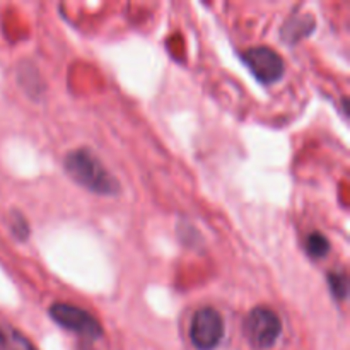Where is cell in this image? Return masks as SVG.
<instances>
[{
    "mask_svg": "<svg viewBox=\"0 0 350 350\" xmlns=\"http://www.w3.org/2000/svg\"><path fill=\"white\" fill-rule=\"evenodd\" d=\"M7 350H36L31 345V342L26 337H23L17 332H12V338L9 340V347Z\"/></svg>",
    "mask_w": 350,
    "mask_h": 350,
    "instance_id": "9",
    "label": "cell"
},
{
    "mask_svg": "<svg viewBox=\"0 0 350 350\" xmlns=\"http://www.w3.org/2000/svg\"><path fill=\"white\" fill-rule=\"evenodd\" d=\"M282 334V323L272 310L258 306L245 320V335L253 349L267 350L275 345Z\"/></svg>",
    "mask_w": 350,
    "mask_h": 350,
    "instance_id": "2",
    "label": "cell"
},
{
    "mask_svg": "<svg viewBox=\"0 0 350 350\" xmlns=\"http://www.w3.org/2000/svg\"><path fill=\"white\" fill-rule=\"evenodd\" d=\"M68 176L96 195H116L120 191L118 181L103 166L101 161L89 149H75L64 159Z\"/></svg>",
    "mask_w": 350,
    "mask_h": 350,
    "instance_id": "1",
    "label": "cell"
},
{
    "mask_svg": "<svg viewBox=\"0 0 350 350\" xmlns=\"http://www.w3.org/2000/svg\"><path fill=\"white\" fill-rule=\"evenodd\" d=\"M328 284H330V291L338 301H344L349 293V279L342 272H332L328 275Z\"/></svg>",
    "mask_w": 350,
    "mask_h": 350,
    "instance_id": "7",
    "label": "cell"
},
{
    "mask_svg": "<svg viewBox=\"0 0 350 350\" xmlns=\"http://www.w3.org/2000/svg\"><path fill=\"white\" fill-rule=\"evenodd\" d=\"M48 314L62 328L74 332L81 337L99 338L103 335V328L99 321L91 313L84 311L82 308L74 306V304L55 303L48 310Z\"/></svg>",
    "mask_w": 350,
    "mask_h": 350,
    "instance_id": "3",
    "label": "cell"
},
{
    "mask_svg": "<svg viewBox=\"0 0 350 350\" xmlns=\"http://www.w3.org/2000/svg\"><path fill=\"white\" fill-rule=\"evenodd\" d=\"M243 62L252 74L263 84H273L280 81L286 70L284 60L275 50L269 46H255L241 53Z\"/></svg>",
    "mask_w": 350,
    "mask_h": 350,
    "instance_id": "5",
    "label": "cell"
},
{
    "mask_svg": "<svg viewBox=\"0 0 350 350\" xmlns=\"http://www.w3.org/2000/svg\"><path fill=\"white\" fill-rule=\"evenodd\" d=\"M224 337V320L214 308H202L193 314L190 340L197 350H214Z\"/></svg>",
    "mask_w": 350,
    "mask_h": 350,
    "instance_id": "4",
    "label": "cell"
},
{
    "mask_svg": "<svg viewBox=\"0 0 350 350\" xmlns=\"http://www.w3.org/2000/svg\"><path fill=\"white\" fill-rule=\"evenodd\" d=\"M10 229H12L14 236H16L17 239H21V241L29 236V226H27L26 219L19 214H16V217L10 221Z\"/></svg>",
    "mask_w": 350,
    "mask_h": 350,
    "instance_id": "8",
    "label": "cell"
},
{
    "mask_svg": "<svg viewBox=\"0 0 350 350\" xmlns=\"http://www.w3.org/2000/svg\"><path fill=\"white\" fill-rule=\"evenodd\" d=\"M304 248H306V253L311 256V258L321 260L328 255V252H330V241H328L325 234H321V232L318 231H313L306 236Z\"/></svg>",
    "mask_w": 350,
    "mask_h": 350,
    "instance_id": "6",
    "label": "cell"
},
{
    "mask_svg": "<svg viewBox=\"0 0 350 350\" xmlns=\"http://www.w3.org/2000/svg\"><path fill=\"white\" fill-rule=\"evenodd\" d=\"M9 347V340H7V337L3 335V332L0 330V350H7Z\"/></svg>",
    "mask_w": 350,
    "mask_h": 350,
    "instance_id": "10",
    "label": "cell"
}]
</instances>
